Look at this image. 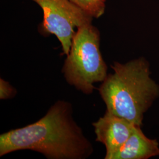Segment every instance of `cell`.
<instances>
[{
    "instance_id": "5",
    "label": "cell",
    "mask_w": 159,
    "mask_h": 159,
    "mask_svg": "<svg viewBox=\"0 0 159 159\" xmlns=\"http://www.w3.org/2000/svg\"><path fill=\"white\" fill-rule=\"evenodd\" d=\"M96 141L103 144L106 149L105 159L121 148L130 136L136 125L106 110L104 115L93 123Z\"/></svg>"
},
{
    "instance_id": "6",
    "label": "cell",
    "mask_w": 159,
    "mask_h": 159,
    "mask_svg": "<svg viewBox=\"0 0 159 159\" xmlns=\"http://www.w3.org/2000/svg\"><path fill=\"white\" fill-rule=\"evenodd\" d=\"M159 156V144L156 139L146 136L140 125H136L125 143L109 159H148Z\"/></svg>"
},
{
    "instance_id": "4",
    "label": "cell",
    "mask_w": 159,
    "mask_h": 159,
    "mask_svg": "<svg viewBox=\"0 0 159 159\" xmlns=\"http://www.w3.org/2000/svg\"><path fill=\"white\" fill-rule=\"evenodd\" d=\"M43 11V21L39 27L44 36L55 35L60 41L63 53L68 55L75 29L92 23L93 17L70 0H32Z\"/></svg>"
},
{
    "instance_id": "7",
    "label": "cell",
    "mask_w": 159,
    "mask_h": 159,
    "mask_svg": "<svg viewBox=\"0 0 159 159\" xmlns=\"http://www.w3.org/2000/svg\"><path fill=\"white\" fill-rule=\"evenodd\" d=\"M75 5L93 18H99L104 14L107 0H70Z\"/></svg>"
},
{
    "instance_id": "8",
    "label": "cell",
    "mask_w": 159,
    "mask_h": 159,
    "mask_svg": "<svg viewBox=\"0 0 159 159\" xmlns=\"http://www.w3.org/2000/svg\"><path fill=\"white\" fill-rule=\"evenodd\" d=\"M16 93V90L8 81L1 78L0 79V99L11 98L15 96Z\"/></svg>"
},
{
    "instance_id": "3",
    "label": "cell",
    "mask_w": 159,
    "mask_h": 159,
    "mask_svg": "<svg viewBox=\"0 0 159 159\" xmlns=\"http://www.w3.org/2000/svg\"><path fill=\"white\" fill-rule=\"evenodd\" d=\"M100 41V32L92 23L80 27L63 65L62 73L67 82L85 94H91L96 89L94 84L102 83L108 75Z\"/></svg>"
},
{
    "instance_id": "1",
    "label": "cell",
    "mask_w": 159,
    "mask_h": 159,
    "mask_svg": "<svg viewBox=\"0 0 159 159\" xmlns=\"http://www.w3.org/2000/svg\"><path fill=\"white\" fill-rule=\"evenodd\" d=\"M71 103L58 100L39 120L0 135V156L22 150L43 154L48 159H85L93 144L75 121Z\"/></svg>"
},
{
    "instance_id": "2",
    "label": "cell",
    "mask_w": 159,
    "mask_h": 159,
    "mask_svg": "<svg viewBox=\"0 0 159 159\" xmlns=\"http://www.w3.org/2000/svg\"><path fill=\"white\" fill-rule=\"evenodd\" d=\"M98 88L107 111L142 125L144 114L159 97V85L150 77V64L144 57L126 63L114 62Z\"/></svg>"
}]
</instances>
